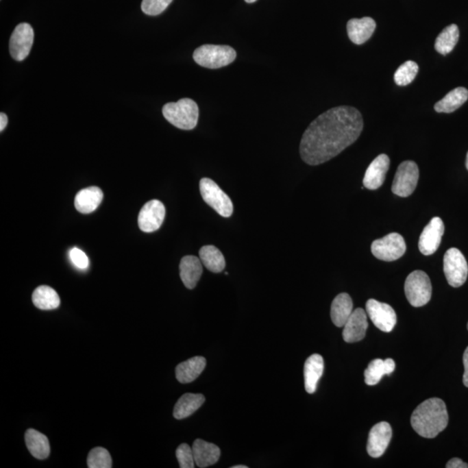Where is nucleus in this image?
<instances>
[{"instance_id":"7c9ffc66","label":"nucleus","mask_w":468,"mask_h":468,"mask_svg":"<svg viewBox=\"0 0 468 468\" xmlns=\"http://www.w3.org/2000/svg\"><path fill=\"white\" fill-rule=\"evenodd\" d=\"M419 66L414 61H407L395 71L394 79L399 86H406L414 81L418 73Z\"/></svg>"},{"instance_id":"aec40b11","label":"nucleus","mask_w":468,"mask_h":468,"mask_svg":"<svg viewBox=\"0 0 468 468\" xmlns=\"http://www.w3.org/2000/svg\"><path fill=\"white\" fill-rule=\"evenodd\" d=\"M103 199V193L97 186L82 189L75 198V208L81 214H88L99 207Z\"/></svg>"},{"instance_id":"f8f14e48","label":"nucleus","mask_w":468,"mask_h":468,"mask_svg":"<svg viewBox=\"0 0 468 468\" xmlns=\"http://www.w3.org/2000/svg\"><path fill=\"white\" fill-rule=\"evenodd\" d=\"M166 215L165 206L158 199L146 203L140 209L138 216V225L144 232H153L158 230L164 221Z\"/></svg>"},{"instance_id":"2f4dec72","label":"nucleus","mask_w":468,"mask_h":468,"mask_svg":"<svg viewBox=\"0 0 468 468\" xmlns=\"http://www.w3.org/2000/svg\"><path fill=\"white\" fill-rule=\"evenodd\" d=\"M87 465L90 468H110L112 467V458L106 448H93L88 456Z\"/></svg>"},{"instance_id":"a878e982","label":"nucleus","mask_w":468,"mask_h":468,"mask_svg":"<svg viewBox=\"0 0 468 468\" xmlns=\"http://www.w3.org/2000/svg\"><path fill=\"white\" fill-rule=\"evenodd\" d=\"M395 369V363L391 358L373 360L365 371V384L369 386L378 384L382 376L392 374Z\"/></svg>"},{"instance_id":"1a4fd4ad","label":"nucleus","mask_w":468,"mask_h":468,"mask_svg":"<svg viewBox=\"0 0 468 468\" xmlns=\"http://www.w3.org/2000/svg\"><path fill=\"white\" fill-rule=\"evenodd\" d=\"M419 169L417 163L406 160L399 165L392 185V192L400 197H408L417 188Z\"/></svg>"},{"instance_id":"79ce46f5","label":"nucleus","mask_w":468,"mask_h":468,"mask_svg":"<svg viewBox=\"0 0 468 468\" xmlns=\"http://www.w3.org/2000/svg\"><path fill=\"white\" fill-rule=\"evenodd\" d=\"M467 330H468V323H467Z\"/></svg>"},{"instance_id":"58836bf2","label":"nucleus","mask_w":468,"mask_h":468,"mask_svg":"<svg viewBox=\"0 0 468 468\" xmlns=\"http://www.w3.org/2000/svg\"><path fill=\"white\" fill-rule=\"evenodd\" d=\"M232 468H248V467L243 466V465H238V466L232 467Z\"/></svg>"},{"instance_id":"4468645a","label":"nucleus","mask_w":468,"mask_h":468,"mask_svg":"<svg viewBox=\"0 0 468 468\" xmlns=\"http://www.w3.org/2000/svg\"><path fill=\"white\" fill-rule=\"evenodd\" d=\"M392 428L388 422L375 424L369 432L367 451L369 456L379 458L384 454L391 443Z\"/></svg>"},{"instance_id":"a19ab883","label":"nucleus","mask_w":468,"mask_h":468,"mask_svg":"<svg viewBox=\"0 0 468 468\" xmlns=\"http://www.w3.org/2000/svg\"><path fill=\"white\" fill-rule=\"evenodd\" d=\"M466 167H467V169L468 170V152H467V155Z\"/></svg>"},{"instance_id":"f257e3e1","label":"nucleus","mask_w":468,"mask_h":468,"mask_svg":"<svg viewBox=\"0 0 468 468\" xmlns=\"http://www.w3.org/2000/svg\"><path fill=\"white\" fill-rule=\"evenodd\" d=\"M362 129V114L355 108H332L304 131L300 143L301 158L312 166L328 162L354 143Z\"/></svg>"},{"instance_id":"7ed1b4c3","label":"nucleus","mask_w":468,"mask_h":468,"mask_svg":"<svg viewBox=\"0 0 468 468\" xmlns=\"http://www.w3.org/2000/svg\"><path fill=\"white\" fill-rule=\"evenodd\" d=\"M163 116L172 125L183 130H192L197 126L199 107L194 100L182 98L162 108Z\"/></svg>"},{"instance_id":"b1692460","label":"nucleus","mask_w":468,"mask_h":468,"mask_svg":"<svg viewBox=\"0 0 468 468\" xmlns=\"http://www.w3.org/2000/svg\"><path fill=\"white\" fill-rule=\"evenodd\" d=\"M353 312L352 297L347 293H340L334 299L330 309V317L336 327L345 326Z\"/></svg>"},{"instance_id":"bb28decb","label":"nucleus","mask_w":468,"mask_h":468,"mask_svg":"<svg viewBox=\"0 0 468 468\" xmlns=\"http://www.w3.org/2000/svg\"><path fill=\"white\" fill-rule=\"evenodd\" d=\"M467 99L468 90L466 88L458 87L439 101L434 106V110L439 113H452L463 106Z\"/></svg>"},{"instance_id":"dca6fc26","label":"nucleus","mask_w":468,"mask_h":468,"mask_svg":"<svg viewBox=\"0 0 468 468\" xmlns=\"http://www.w3.org/2000/svg\"><path fill=\"white\" fill-rule=\"evenodd\" d=\"M389 164L391 160L387 155L382 153L376 157L366 170L363 186L369 190H375L382 186L385 181Z\"/></svg>"},{"instance_id":"e433bc0d","label":"nucleus","mask_w":468,"mask_h":468,"mask_svg":"<svg viewBox=\"0 0 468 468\" xmlns=\"http://www.w3.org/2000/svg\"><path fill=\"white\" fill-rule=\"evenodd\" d=\"M463 365H464V375H463V384L468 388V347L465 350L463 354Z\"/></svg>"},{"instance_id":"9b49d317","label":"nucleus","mask_w":468,"mask_h":468,"mask_svg":"<svg viewBox=\"0 0 468 468\" xmlns=\"http://www.w3.org/2000/svg\"><path fill=\"white\" fill-rule=\"evenodd\" d=\"M366 310L373 323L384 332H391L397 325V314L388 304L369 299L366 303Z\"/></svg>"},{"instance_id":"ea45409f","label":"nucleus","mask_w":468,"mask_h":468,"mask_svg":"<svg viewBox=\"0 0 468 468\" xmlns=\"http://www.w3.org/2000/svg\"><path fill=\"white\" fill-rule=\"evenodd\" d=\"M245 2L249 3V4H251V3L256 2L257 0H245Z\"/></svg>"},{"instance_id":"f3484780","label":"nucleus","mask_w":468,"mask_h":468,"mask_svg":"<svg viewBox=\"0 0 468 468\" xmlns=\"http://www.w3.org/2000/svg\"><path fill=\"white\" fill-rule=\"evenodd\" d=\"M375 26L374 19L369 17L350 19L347 24L350 41L358 45L365 44L374 34Z\"/></svg>"},{"instance_id":"0eeeda50","label":"nucleus","mask_w":468,"mask_h":468,"mask_svg":"<svg viewBox=\"0 0 468 468\" xmlns=\"http://www.w3.org/2000/svg\"><path fill=\"white\" fill-rule=\"evenodd\" d=\"M443 269L448 284L460 287L466 282L468 264L464 255L457 248H450L444 255Z\"/></svg>"},{"instance_id":"c756f323","label":"nucleus","mask_w":468,"mask_h":468,"mask_svg":"<svg viewBox=\"0 0 468 468\" xmlns=\"http://www.w3.org/2000/svg\"><path fill=\"white\" fill-rule=\"evenodd\" d=\"M460 32L456 25L447 26L435 40V50L441 55L450 53L459 41Z\"/></svg>"},{"instance_id":"6e6552de","label":"nucleus","mask_w":468,"mask_h":468,"mask_svg":"<svg viewBox=\"0 0 468 468\" xmlns=\"http://www.w3.org/2000/svg\"><path fill=\"white\" fill-rule=\"evenodd\" d=\"M407 245L404 237L397 232L373 242L371 251L376 258L382 261H395L404 256Z\"/></svg>"},{"instance_id":"5701e85b","label":"nucleus","mask_w":468,"mask_h":468,"mask_svg":"<svg viewBox=\"0 0 468 468\" xmlns=\"http://www.w3.org/2000/svg\"><path fill=\"white\" fill-rule=\"evenodd\" d=\"M25 439L26 447L36 459L45 460L50 456V443L45 434L30 428L26 431Z\"/></svg>"},{"instance_id":"473e14b6","label":"nucleus","mask_w":468,"mask_h":468,"mask_svg":"<svg viewBox=\"0 0 468 468\" xmlns=\"http://www.w3.org/2000/svg\"><path fill=\"white\" fill-rule=\"evenodd\" d=\"M173 0H143V12L147 15L157 16L160 15L169 8Z\"/></svg>"},{"instance_id":"39448f33","label":"nucleus","mask_w":468,"mask_h":468,"mask_svg":"<svg viewBox=\"0 0 468 468\" xmlns=\"http://www.w3.org/2000/svg\"><path fill=\"white\" fill-rule=\"evenodd\" d=\"M406 297L414 307L426 306L432 296L430 277L422 271H415L407 277L404 286Z\"/></svg>"},{"instance_id":"412c9836","label":"nucleus","mask_w":468,"mask_h":468,"mask_svg":"<svg viewBox=\"0 0 468 468\" xmlns=\"http://www.w3.org/2000/svg\"><path fill=\"white\" fill-rule=\"evenodd\" d=\"M202 271V262L197 257L189 255L182 258L180 264V276L188 289H194L201 280Z\"/></svg>"},{"instance_id":"ddd939ff","label":"nucleus","mask_w":468,"mask_h":468,"mask_svg":"<svg viewBox=\"0 0 468 468\" xmlns=\"http://www.w3.org/2000/svg\"><path fill=\"white\" fill-rule=\"evenodd\" d=\"M445 231L443 219L434 217L422 231L419 240V250L425 256L432 255L438 250L441 243Z\"/></svg>"},{"instance_id":"9d476101","label":"nucleus","mask_w":468,"mask_h":468,"mask_svg":"<svg viewBox=\"0 0 468 468\" xmlns=\"http://www.w3.org/2000/svg\"><path fill=\"white\" fill-rule=\"evenodd\" d=\"M34 41V31L31 25L21 23L16 26L10 38V53L16 61L25 60L30 54Z\"/></svg>"},{"instance_id":"20e7f679","label":"nucleus","mask_w":468,"mask_h":468,"mask_svg":"<svg viewBox=\"0 0 468 468\" xmlns=\"http://www.w3.org/2000/svg\"><path fill=\"white\" fill-rule=\"evenodd\" d=\"M234 48L228 45H204L196 49L193 55L194 60L199 66L219 69L227 66L236 58Z\"/></svg>"},{"instance_id":"f704fd0d","label":"nucleus","mask_w":468,"mask_h":468,"mask_svg":"<svg viewBox=\"0 0 468 468\" xmlns=\"http://www.w3.org/2000/svg\"><path fill=\"white\" fill-rule=\"evenodd\" d=\"M70 258L74 266L79 268V269L84 270L89 267V258L78 248L75 247L71 250Z\"/></svg>"},{"instance_id":"4c0bfd02","label":"nucleus","mask_w":468,"mask_h":468,"mask_svg":"<svg viewBox=\"0 0 468 468\" xmlns=\"http://www.w3.org/2000/svg\"><path fill=\"white\" fill-rule=\"evenodd\" d=\"M8 119L5 113L0 114V131L4 130L8 126Z\"/></svg>"},{"instance_id":"4be33fe9","label":"nucleus","mask_w":468,"mask_h":468,"mask_svg":"<svg viewBox=\"0 0 468 468\" xmlns=\"http://www.w3.org/2000/svg\"><path fill=\"white\" fill-rule=\"evenodd\" d=\"M206 365H207V360L203 356H195V358L186 360L180 363L176 367V379L181 384H189V382H194L204 371Z\"/></svg>"},{"instance_id":"6ab92c4d","label":"nucleus","mask_w":468,"mask_h":468,"mask_svg":"<svg viewBox=\"0 0 468 468\" xmlns=\"http://www.w3.org/2000/svg\"><path fill=\"white\" fill-rule=\"evenodd\" d=\"M325 369V362L322 356L313 354L307 358L304 363V387L309 394H313L317 391L321 376Z\"/></svg>"},{"instance_id":"a211bd4d","label":"nucleus","mask_w":468,"mask_h":468,"mask_svg":"<svg viewBox=\"0 0 468 468\" xmlns=\"http://www.w3.org/2000/svg\"><path fill=\"white\" fill-rule=\"evenodd\" d=\"M195 465L199 467L205 468L217 463L221 457V449L215 444L208 443L198 439L193 444Z\"/></svg>"},{"instance_id":"c85d7f7f","label":"nucleus","mask_w":468,"mask_h":468,"mask_svg":"<svg viewBox=\"0 0 468 468\" xmlns=\"http://www.w3.org/2000/svg\"><path fill=\"white\" fill-rule=\"evenodd\" d=\"M199 258L208 270L214 273H221L225 267V260L221 251L214 245H205L199 250Z\"/></svg>"},{"instance_id":"393cba45","label":"nucleus","mask_w":468,"mask_h":468,"mask_svg":"<svg viewBox=\"0 0 468 468\" xmlns=\"http://www.w3.org/2000/svg\"><path fill=\"white\" fill-rule=\"evenodd\" d=\"M206 398L202 394L186 393L176 402L173 408V417L177 420L188 418L204 404Z\"/></svg>"},{"instance_id":"423d86ee","label":"nucleus","mask_w":468,"mask_h":468,"mask_svg":"<svg viewBox=\"0 0 468 468\" xmlns=\"http://www.w3.org/2000/svg\"><path fill=\"white\" fill-rule=\"evenodd\" d=\"M199 191L209 207L214 209L222 217L228 218L234 212L230 197L212 180L203 178L199 182Z\"/></svg>"},{"instance_id":"2eb2a0df","label":"nucleus","mask_w":468,"mask_h":468,"mask_svg":"<svg viewBox=\"0 0 468 468\" xmlns=\"http://www.w3.org/2000/svg\"><path fill=\"white\" fill-rule=\"evenodd\" d=\"M368 325L365 310L361 308L353 310L352 316L343 326V340L349 343L361 341L365 338Z\"/></svg>"},{"instance_id":"f03ea898","label":"nucleus","mask_w":468,"mask_h":468,"mask_svg":"<svg viewBox=\"0 0 468 468\" xmlns=\"http://www.w3.org/2000/svg\"><path fill=\"white\" fill-rule=\"evenodd\" d=\"M448 413L446 404L440 398H430L421 402L411 417V425L421 436L436 437L447 428Z\"/></svg>"},{"instance_id":"c9c22d12","label":"nucleus","mask_w":468,"mask_h":468,"mask_svg":"<svg viewBox=\"0 0 468 468\" xmlns=\"http://www.w3.org/2000/svg\"><path fill=\"white\" fill-rule=\"evenodd\" d=\"M447 468H468V464L465 463L460 458H454L448 461Z\"/></svg>"},{"instance_id":"cd10ccee","label":"nucleus","mask_w":468,"mask_h":468,"mask_svg":"<svg viewBox=\"0 0 468 468\" xmlns=\"http://www.w3.org/2000/svg\"><path fill=\"white\" fill-rule=\"evenodd\" d=\"M32 302L37 308L51 310L60 306V297L57 291L47 286H38L32 294Z\"/></svg>"},{"instance_id":"72a5a7b5","label":"nucleus","mask_w":468,"mask_h":468,"mask_svg":"<svg viewBox=\"0 0 468 468\" xmlns=\"http://www.w3.org/2000/svg\"><path fill=\"white\" fill-rule=\"evenodd\" d=\"M176 457H177L180 467L181 468H194L195 461L194 453L189 445L183 443L180 445L176 449Z\"/></svg>"}]
</instances>
